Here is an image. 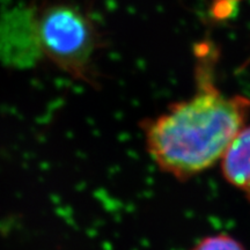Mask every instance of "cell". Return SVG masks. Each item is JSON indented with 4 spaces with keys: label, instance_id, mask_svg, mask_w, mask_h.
Here are the masks:
<instances>
[{
    "label": "cell",
    "instance_id": "1",
    "mask_svg": "<svg viewBox=\"0 0 250 250\" xmlns=\"http://www.w3.org/2000/svg\"><path fill=\"white\" fill-rule=\"evenodd\" d=\"M197 56L196 93L142 124L152 160L162 171L182 181L221 160L250 114L249 99L226 96L214 86L213 46L203 43Z\"/></svg>",
    "mask_w": 250,
    "mask_h": 250
},
{
    "label": "cell",
    "instance_id": "5",
    "mask_svg": "<svg viewBox=\"0 0 250 250\" xmlns=\"http://www.w3.org/2000/svg\"><path fill=\"white\" fill-rule=\"evenodd\" d=\"M248 197H249V199H250V192L248 193Z\"/></svg>",
    "mask_w": 250,
    "mask_h": 250
},
{
    "label": "cell",
    "instance_id": "2",
    "mask_svg": "<svg viewBox=\"0 0 250 250\" xmlns=\"http://www.w3.org/2000/svg\"><path fill=\"white\" fill-rule=\"evenodd\" d=\"M34 36L40 51L72 77L88 80L99 33L80 8L65 2L44 5L34 18Z\"/></svg>",
    "mask_w": 250,
    "mask_h": 250
},
{
    "label": "cell",
    "instance_id": "4",
    "mask_svg": "<svg viewBox=\"0 0 250 250\" xmlns=\"http://www.w3.org/2000/svg\"><path fill=\"white\" fill-rule=\"evenodd\" d=\"M190 250H246V248L234 237L218 234L204 237Z\"/></svg>",
    "mask_w": 250,
    "mask_h": 250
},
{
    "label": "cell",
    "instance_id": "3",
    "mask_svg": "<svg viewBox=\"0 0 250 250\" xmlns=\"http://www.w3.org/2000/svg\"><path fill=\"white\" fill-rule=\"evenodd\" d=\"M221 171L227 182L250 192V126H245L228 145L221 158Z\"/></svg>",
    "mask_w": 250,
    "mask_h": 250
}]
</instances>
